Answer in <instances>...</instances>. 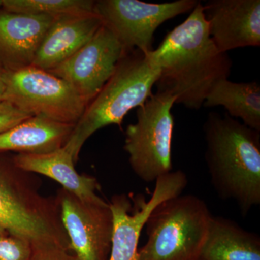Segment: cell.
<instances>
[{
	"instance_id": "5bb4252c",
	"label": "cell",
	"mask_w": 260,
	"mask_h": 260,
	"mask_svg": "<svg viewBox=\"0 0 260 260\" xmlns=\"http://www.w3.org/2000/svg\"><path fill=\"white\" fill-rule=\"evenodd\" d=\"M95 13L56 19L37 51L32 66L49 71L73 56L102 26Z\"/></svg>"
},
{
	"instance_id": "7402d4cb",
	"label": "cell",
	"mask_w": 260,
	"mask_h": 260,
	"mask_svg": "<svg viewBox=\"0 0 260 260\" xmlns=\"http://www.w3.org/2000/svg\"><path fill=\"white\" fill-rule=\"evenodd\" d=\"M30 117L31 115L23 112L11 103L7 101L0 102V133L11 129Z\"/></svg>"
},
{
	"instance_id": "3957f363",
	"label": "cell",
	"mask_w": 260,
	"mask_h": 260,
	"mask_svg": "<svg viewBox=\"0 0 260 260\" xmlns=\"http://www.w3.org/2000/svg\"><path fill=\"white\" fill-rule=\"evenodd\" d=\"M159 75L160 69L142 51L124 54L110 79L87 106L64 146L75 162L86 140L95 132L112 124L121 126L130 111L147 102L153 94Z\"/></svg>"
},
{
	"instance_id": "e0dca14e",
	"label": "cell",
	"mask_w": 260,
	"mask_h": 260,
	"mask_svg": "<svg viewBox=\"0 0 260 260\" xmlns=\"http://www.w3.org/2000/svg\"><path fill=\"white\" fill-rule=\"evenodd\" d=\"M198 260H260V237L232 219L213 216Z\"/></svg>"
},
{
	"instance_id": "7a4b0ae2",
	"label": "cell",
	"mask_w": 260,
	"mask_h": 260,
	"mask_svg": "<svg viewBox=\"0 0 260 260\" xmlns=\"http://www.w3.org/2000/svg\"><path fill=\"white\" fill-rule=\"evenodd\" d=\"M203 132L212 186L246 216L260 204V132L217 112L208 114Z\"/></svg>"
},
{
	"instance_id": "d4e9b609",
	"label": "cell",
	"mask_w": 260,
	"mask_h": 260,
	"mask_svg": "<svg viewBox=\"0 0 260 260\" xmlns=\"http://www.w3.org/2000/svg\"><path fill=\"white\" fill-rule=\"evenodd\" d=\"M3 6V0H0V8H2Z\"/></svg>"
},
{
	"instance_id": "5b68a950",
	"label": "cell",
	"mask_w": 260,
	"mask_h": 260,
	"mask_svg": "<svg viewBox=\"0 0 260 260\" xmlns=\"http://www.w3.org/2000/svg\"><path fill=\"white\" fill-rule=\"evenodd\" d=\"M213 216L196 195L164 200L145 223L147 241L139 249L140 260H198Z\"/></svg>"
},
{
	"instance_id": "44dd1931",
	"label": "cell",
	"mask_w": 260,
	"mask_h": 260,
	"mask_svg": "<svg viewBox=\"0 0 260 260\" xmlns=\"http://www.w3.org/2000/svg\"><path fill=\"white\" fill-rule=\"evenodd\" d=\"M28 260H78L72 251L54 244H31Z\"/></svg>"
},
{
	"instance_id": "ac0fdd59",
	"label": "cell",
	"mask_w": 260,
	"mask_h": 260,
	"mask_svg": "<svg viewBox=\"0 0 260 260\" xmlns=\"http://www.w3.org/2000/svg\"><path fill=\"white\" fill-rule=\"evenodd\" d=\"M223 107L228 115L260 132V85L257 82L235 83L219 80L210 89L203 107Z\"/></svg>"
},
{
	"instance_id": "2e32d148",
	"label": "cell",
	"mask_w": 260,
	"mask_h": 260,
	"mask_svg": "<svg viewBox=\"0 0 260 260\" xmlns=\"http://www.w3.org/2000/svg\"><path fill=\"white\" fill-rule=\"evenodd\" d=\"M75 125L34 116L0 133V152L50 153L66 144Z\"/></svg>"
},
{
	"instance_id": "ffe728a7",
	"label": "cell",
	"mask_w": 260,
	"mask_h": 260,
	"mask_svg": "<svg viewBox=\"0 0 260 260\" xmlns=\"http://www.w3.org/2000/svg\"><path fill=\"white\" fill-rule=\"evenodd\" d=\"M31 251L28 241L8 233L0 235V260H28Z\"/></svg>"
},
{
	"instance_id": "7c38bea8",
	"label": "cell",
	"mask_w": 260,
	"mask_h": 260,
	"mask_svg": "<svg viewBox=\"0 0 260 260\" xmlns=\"http://www.w3.org/2000/svg\"><path fill=\"white\" fill-rule=\"evenodd\" d=\"M203 5L210 37L219 51L259 47V0H211Z\"/></svg>"
},
{
	"instance_id": "277c9868",
	"label": "cell",
	"mask_w": 260,
	"mask_h": 260,
	"mask_svg": "<svg viewBox=\"0 0 260 260\" xmlns=\"http://www.w3.org/2000/svg\"><path fill=\"white\" fill-rule=\"evenodd\" d=\"M0 226L32 244H54L71 251L56 196H44L30 173L0 164Z\"/></svg>"
},
{
	"instance_id": "d6986e66",
	"label": "cell",
	"mask_w": 260,
	"mask_h": 260,
	"mask_svg": "<svg viewBox=\"0 0 260 260\" xmlns=\"http://www.w3.org/2000/svg\"><path fill=\"white\" fill-rule=\"evenodd\" d=\"M95 3L91 0H3L2 8L10 13L59 19L93 13Z\"/></svg>"
},
{
	"instance_id": "52a82bcc",
	"label": "cell",
	"mask_w": 260,
	"mask_h": 260,
	"mask_svg": "<svg viewBox=\"0 0 260 260\" xmlns=\"http://www.w3.org/2000/svg\"><path fill=\"white\" fill-rule=\"evenodd\" d=\"M4 101L32 116L75 125L87 105L66 81L34 66L4 72Z\"/></svg>"
},
{
	"instance_id": "ba28073f",
	"label": "cell",
	"mask_w": 260,
	"mask_h": 260,
	"mask_svg": "<svg viewBox=\"0 0 260 260\" xmlns=\"http://www.w3.org/2000/svg\"><path fill=\"white\" fill-rule=\"evenodd\" d=\"M198 1L177 0L172 3H148L138 0L95 1L94 13L102 19L120 42L124 52L135 50L148 54L153 51L154 34L160 25L187 12Z\"/></svg>"
},
{
	"instance_id": "8fae6325",
	"label": "cell",
	"mask_w": 260,
	"mask_h": 260,
	"mask_svg": "<svg viewBox=\"0 0 260 260\" xmlns=\"http://www.w3.org/2000/svg\"><path fill=\"white\" fill-rule=\"evenodd\" d=\"M124 54L114 34L102 25L80 50L47 72L70 84L88 106L110 79Z\"/></svg>"
},
{
	"instance_id": "cb8c5ba5",
	"label": "cell",
	"mask_w": 260,
	"mask_h": 260,
	"mask_svg": "<svg viewBox=\"0 0 260 260\" xmlns=\"http://www.w3.org/2000/svg\"><path fill=\"white\" fill-rule=\"evenodd\" d=\"M6 233L8 232H7L3 228L0 226V235H3V234H6Z\"/></svg>"
},
{
	"instance_id": "603a6c76",
	"label": "cell",
	"mask_w": 260,
	"mask_h": 260,
	"mask_svg": "<svg viewBox=\"0 0 260 260\" xmlns=\"http://www.w3.org/2000/svg\"><path fill=\"white\" fill-rule=\"evenodd\" d=\"M5 70L0 65V102L4 101L5 84L4 81Z\"/></svg>"
},
{
	"instance_id": "30bf717a",
	"label": "cell",
	"mask_w": 260,
	"mask_h": 260,
	"mask_svg": "<svg viewBox=\"0 0 260 260\" xmlns=\"http://www.w3.org/2000/svg\"><path fill=\"white\" fill-rule=\"evenodd\" d=\"M56 198L72 252L78 260H109L114 228L109 203L85 201L63 188Z\"/></svg>"
},
{
	"instance_id": "9c48e42d",
	"label": "cell",
	"mask_w": 260,
	"mask_h": 260,
	"mask_svg": "<svg viewBox=\"0 0 260 260\" xmlns=\"http://www.w3.org/2000/svg\"><path fill=\"white\" fill-rule=\"evenodd\" d=\"M153 192L146 200L143 195L131 199L125 194H115L109 202L114 228L109 260H140L139 241L149 215L164 200L182 194L188 184L185 173H168L155 181Z\"/></svg>"
},
{
	"instance_id": "6da1fadb",
	"label": "cell",
	"mask_w": 260,
	"mask_h": 260,
	"mask_svg": "<svg viewBox=\"0 0 260 260\" xmlns=\"http://www.w3.org/2000/svg\"><path fill=\"white\" fill-rule=\"evenodd\" d=\"M146 54L160 69L157 91L176 97L186 109H201L217 82L229 79L232 61L218 50L210 37L200 2L188 18L169 32L160 45Z\"/></svg>"
},
{
	"instance_id": "9a60e30c",
	"label": "cell",
	"mask_w": 260,
	"mask_h": 260,
	"mask_svg": "<svg viewBox=\"0 0 260 260\" xmlns=\"http://www.w3.org/2000/svg\"><path fill=\"white\" fill-rule=\"evenodd\" d=\"M13 161L25 172L51 178L80 199L93 203L104 201L97 194L100 189L97 179L78 174L73 155L64 146L47 153H18Z\"/></svg>"
},
{
	"instance_id": "4fadbf2b",
	"label": "cell",
	"mask_w": 260,
	"mask_h": 260,
	"mask_svg": "<svg viewBox=\"0 0 260 260\" xmlns=\"http://www.w3.org/2000/svg\"><path fill=\"white\" fill-rule=\"evenodd\" d=\"M56 19L0 9V65L5 71L32 66L46 34Z\"/></svg>"
},
{
	"instance_id": "8992f818",
	"label": "cell",
	"mask_w": 260,
	"mask_h": 260,
	"mask_svg": "<svg viewBox=\"0 0 260 260\" xmlns=\"http://www.w3.org/2000/svg\"><path fill=\"white\" fill-rule=\"evenodd\" d=\"M176 100L169 92L157 91L138 108L136 122L126 127L124 149L132 170L145 182L173 171L172 109Z\"/></svg>"
}]
</instances>
